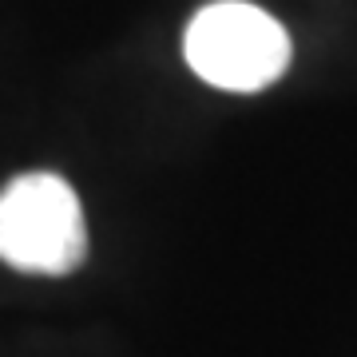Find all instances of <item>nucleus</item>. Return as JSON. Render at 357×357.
Returning <instances> with one entry per match:
<instances>
[{"label": "nucleus", "mask_w": 357, "mask_h": 357, "mask_svg": "<svg viewBox=\"0 0 357 357\" xmlns=\"http://www.w3.org/2000/svg\"><path fill=\"white\" fill-rule=\"evenodd\" d=\"M88 258V227L72 183L52 171L16 175L0 191V262L24 274H72Z\"/></svg>", "instance_id": "1"}, {"label": "nucleus", "mask_w": 357, "mask_h": 357, "mask_svg": "<svg viewBox=\"0 0 357 357\" xmlns=\"http://www.w3.org/2000/svg\"><path fill=\"white\" fill-rule=\"evenodd\" d=\"M195 76L222 91H262L290 64L286 28L258 4L215 0L195 13L183 36Z\"/></svg>", "instance_id": "2"}]
</instances>
